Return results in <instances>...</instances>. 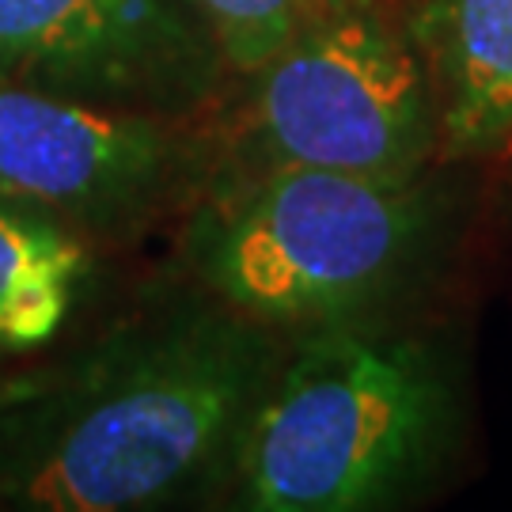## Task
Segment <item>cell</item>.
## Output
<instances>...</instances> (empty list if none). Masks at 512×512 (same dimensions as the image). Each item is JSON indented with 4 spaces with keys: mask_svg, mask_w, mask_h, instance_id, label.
I'll list each match as a JSON object with an SVG mask.
<instances>
[{
    "mask_svg": "<svg viewBox=\"0 0 512 512\" xmlns=\"http://www.w3.org/2000/svg\"><path fill=\"white\" fill-rule=\"evenodd\" d=\"M224 69L194 0H0V80L107 107L186 114Z\"/></svg>",
    "mask_w": 512,
    "mask_h": 512,
    "instance_id": "5b68a950",
    "label": "cell"
},
{
    "mask_svg": "<svg viewBox=\"0 0 512 512\" xmlns=\"http://www.w3.org/2000/svg\"><path fill=\"white\" fill-rule=\"evenodd\" d=\"M84 274V232L38 205L0 198V346H46L69 319Z\"/></svg>",
    "mask_w": 512,
    "mask_h": 512,
    "instance_id": "ba28073f",
    "label": "cell"
},
{
    "mask_svg": "<svg viewBox=\"0 0 512 512\" xmlns=\"http://www.w3.org/2000/svg\"><path fill=\"white\" fill-rule=\"evenodd\" d=\"M0 349H4V346H0ZM8 387H12V384H0V403H4V395H8Z\"/></svg>",
    "mask_w": 512,
    "mask_h": 512,
    "instance_id": "30bf717a",
    "label": "cell"
},
{
    "mask_svg": "<svg viewBox=\"0 0 512 512\" xmlns=\"http://www.w3.org/2000/svg\"><path fill=\"white\" fill-rule=\"evenodd\" d=\"M190 156L167 118L0 80V198L76 232L141 224L183 183Z\"/></svg>",
    "mask_w": 512,
    "mask_h": 512,
    "instance_id": "8992f818",
    "label": "cell"
},
{
    "mask_svg": "<svg viewBox=\"0 0 512 512\" xmlns=\"http://www.w3.org/2000/svg\"><path fill=\"white\" fill-rule=\"evenodd\" d=\"M452 384L429 349L349 319L311 327L274 368L232 448L258 512H357L406 494L452 433Z\"/></svg>",
    "mask_w": 512,
    "mask_h": 512,
    "instance_id": "7a4b0ae2",
    "label": "cell"
},
{
    "mask_svg": "<svg viewBox=\"0 0 512 512\" xmlns=\"http://www.w3.org/2000/svg\"><path fill=\"white\" fill-rule=\"evenodd\" d=\"M277 365L274 327L213 304L122 330L42 384H12L0 501L35 512L167 505L232 463Z\"/></svg>",
    "mask_w": 512,
    "mask_h": 512,
    "instance_id": "6da1fadb",
    "label": "cell"
},
{
    "mask_svg": "<svg viewBox=\"0 0 512 512\" xmlns=\"http://www.w3.org/2000/svg\"><path fill=\"white\" fill-rule=\"evenodd\" d=\"M437 137L456 156L512 145V0H421L414 23Z\"/></svg>",
    "mask_w": 512,
    "mask_h": 512,
    "instance_id": "52a82bcc",
    "label": "cell"
},
{
    "mask_svg": "<svg viewBox=\"0 0 512 512\" xmlns=\"http://www.w3.org/2000/svg\"><path fill=\"white\" fill-rule=\"evenodd\" d=\"M429 228L414 179L270 164L205 205L190 258L220 304L262 327H327L391 293Z\"/></svg>",
    "mask_w": 512,
    "mask_h": 512,
    "instance_id": "3957f363",
    "label": "cell"
},
{
    "mask_svg": "<svg viewBox=\"0 0 512 512\" xmlns=\"http://www.w3.org/2000/svg\"><path fill=\"white\" fill-rule=\"evenodd\" d=\"M217 38L224 65L258 73L289 38L334 0H194Z\"/></svg>",
    "mask_w": 512,
    "mask_h": 512,
    "instance_id": "9c48e42d",
    "label": "cell"
},
{
    "mask_svg": "<svg viewBox=\"0 0 512 512\" xmlns=\"http://www.w3.org/2000/svg\"><path fill=\"white\" fill-rule=\"evenodd\" d=\"M251 76L243 145L258 167L414 179L437 145L429 76L414 42L338 0Z\"/></svg>",
    "mask_w": 512,
    "mask_h": 512,
    "instance_id": "277c9868",
    "label": "cell"
}]
</instances>
